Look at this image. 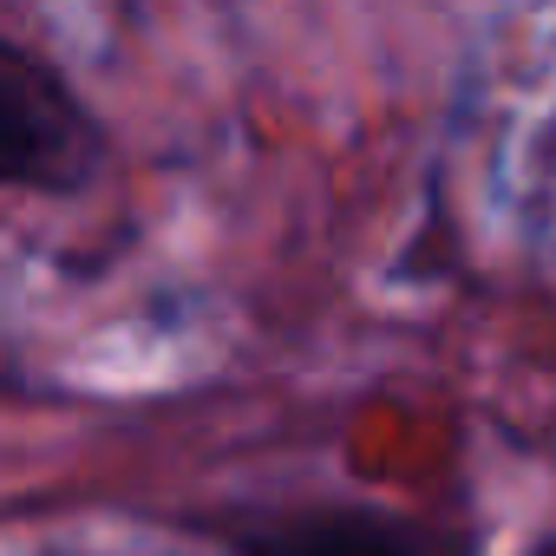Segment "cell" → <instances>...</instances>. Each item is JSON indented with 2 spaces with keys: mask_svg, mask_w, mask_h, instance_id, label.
Segmentation results:
<instances>
[{
  "mask_svg": "<svg viewBox=\"0 0 556 556\" xmlns=\"http://www.w3.org/2000/svg\"><path fill=\"white\" fill-rule=\"evenodd\" d=\"M523 556H556V530H543V536H530V549Z\"/></svg>",
  "mask_w": 556,
  "mask_h": 556,
  "instance_id": "cell-3",
  "label": "cell"
},
{
  "mask_svg": "<svg viewBox=\"0 0 556 556\" xmlns=\"http://www.w3.org/2000/svg\"><path fill=\"white\" fill-rule=\"evenodd\" d=\"M40 556H79V549H40Z\"/></svg>",
  "mask_w": 556,
  "mask_h": 556,
  "instance_id": "cell-4",
  "label": "cell"
},
{
  "mask_svg": "<svg viewBox=\"0 0 556 556\" xmlns=\"http://www.w3.org/2000/svg\"><path fill=\"white\" fill-rule=\"evenodd\" d=\"M112 164V131L34 40L0 27V190L86 197Z\"/></svg>",
  "mask_w": 556,
  "mask_h": 556,
  "instance_id": "cell-2",
  "label": "cell"
},
{
  "mask_svg": "<svg viewBox=\"0 0 556 556\" xmlns=\"http://www.w3.org/2000/svg\"><path fill=\"white\" fill-rule=\"evenodd\" d=\"M184 530L223 556H491V523L478 517H426L367 497L210 510L184 517Z\"/></svg>",
  "mask_w": 556,
  "mask_h": 556,
  "instance_id": "cell-1",
  "label": "cell"
}]
</instances>
